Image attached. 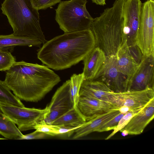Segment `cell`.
<instances>
[{
    "label": "cell",
    "instance_id": "obj_8",
    "mask_svg": "<svg viewBox=\"0 0 154 154\" xmlns=\"http://www.w3.org/2000/svg\"><path fill=\"white\" fill-rule=\"evenodd\" d=\"M128 77L119 69L116 55L106 57L105 62L93 80L105 83L113 92L127 91Z\"/></svg>",
    "mask_w": 154,
    "mask_h": 154
},
{
    "label": "cell",
    "instance_id": "obj_12",
    "mask_svg": "<svg viewBox=\"0 0 154 154\" xmlns=\"http://www.w3.org/2000/svg\"><path fill=\"white\" fill-rule=\"evenodd\" d=\"M154 55L144 56L136 71L129 79L127 91L154 89Z\"/></svg>",
    "mask_w": 154,
    "mask_h": 154
},
{
    "label": "cell",
    "instance_id": "obj_27",
    "mask_svg": "<svg viewBox=\"0 0 154 154\" xmlns=\"http://www.w3.org/2000/svg\"><path fill=\"white\" fill-rule=\"evenodd\" d=\"M125 113L120 112L113 118L102 125L97 132H102L113 130L117 126L120 120Z\"/></svg>",
    "mask_w": 154,
    "mask_h": 154
},
{
    "label": "cell",
    "instance_id": "obj_32",
    "mask_svg": "<svg viewBox=\"0 0 154 154\" xmlns=\"http://www.w3.org/2000/svg\"></svg>",
    "mask_w": 154,
    "mask_h": 154
},
{
    "label": "cell",
    "instance_id": "obj_1",
    "mask_svg": "<svg viewBox=\"0 0 154 154\" xmlns=\"http://www.w3.org/2000/svg\"><path fill=\"white\" fill-rule=\"evenodd\" d=\"M6 71L4 81L20 100L37 102L61 81L47 66L24 61H16Z\"/></svg>",
    "mask_w": 154,
    "mask_h": 154
},
{
    "label": "cell",
    "instance_id": "obj_22",
    "mask_svg": "<svg viewBox=\"0 0 154 154\" xmlns=\"http://www.w3.org/2000/svg\"><path fill=\"white\" fill-rule=\"evenodd\" d=\"M78 128L76 127L61 126L46 123L43 121L36 124L34 129L51 136L67 135L69 136Z\"/></svg>",
    "mask_w": 154,
    "mask_h": 154
},
{
    "label": "cell",
    "instance_id": "obj_17",
    "mask_svg": "<svg viewBox=\"0 0 154 154\" xmlns=\"http://www.w3.org/2000/svg\"><path fill=\"white\" fill-rule=\"evenodd\" d=\"M112 92L106 85L101 81L85 80L81 86L79 97L97 99L110 103Z\"/></svg>",
    "mask_w": 154,
    "mask_h": 154
},
{
    "label": "cell",
    "instance_id": "obj_30",
    "mask_svg": "<svg viewBox=\"0 0 154 154\" xmlns=\"http://www.w3.org/2000/svg\"><path fill=\"white\" fill-rule=\"evenodd\" d=\"M47 134L42 132L35 130L34 132L25 135H23L20 140H32L44 139Z\"/></svg>",
    "mask_w": 154,
    "mask_h": 154
},
{
    "label": "cell",
    "instance_id": "obj_29",
    "mask_svg": "<svg viewBox=\"0 0 154 154\" xmlns=\"http://www.w3.org/2000/svg\"><path fill=\"white\" fill-rule=\"evenodd\" d=\"M128 47L131 55L136 62L139 64L144 56L140 49L137 45Z\"/></svg>",
    "mask_w": 154,
    "mask_h": 154
},
{
    "label": "cell",
    "instance_id": "obj_7",
    "mask_svg": "<svg viewBox=\"0 0 154 154\" xmlns=\"http://www.w3.org/2000/svg\"><path fill=\"white\" fill-rule=\"evenodd\" d=\"M136 44L144 56L154 55V0L142 3Z\"/></svg>",
    "mask_w": 154,
    "mask_h": 154
},
{
    "label": "cell",
    "instance_id": "obj_31",
    "mask_svg": "<svg viewBox=\"0 0 154 154\" xmlns=\"http://www.w3.org/2000/svg\"><path fill=\"white\" fill-rule=\"evenodd\" d=\"M93 3L98 5L104 6L106 4V0H91Z\"/></svg>",
    "mask_w": 154,
    "mask_h": 154
},
{
    "label": "cell",
    "instance_id": "obj_18",
    "mask_svg": "<svg viewBox=\"0 0 154 154\" xmlns=\"http://www.w3.org/2000/svg\"><path fill=\"white\" fill-rule=\"evenodd\" d=\"M116 56L119 69L129 79L139 64L131 55L126 42L118 50Z\"/></svg>",
    "mask_w": 154,
    "mask_h": 154
},
{
    "label": "cell",
    "instance_id": "obj_13",
    "mask_svg": "<svg viewBox=\"0 0 154 154\" xmlns=\"http://www.w3.org/2000/svg\"><path fill=\"white\" fill-rule=\"evenodd\" d=\"M154 118V99L150 101L120 131L123 136L139 135Z\"/></svg>",
    "mask_w": 154,
    "mask_h": 154
},
{
    "label": "cell",
    "instance_id": "obj_10",
    "mask_svg": "<svg viewBox=\"0 0 154 154\" xmlns=\"http://www.w3.org/2000/svg\"><path fill=\"white\" fill-rule=\"evenodd\" d=\"M140 0H125L122 10L123 30L128 46L136 44L140 21Z\"/></svg>",
    "mask_w": 154,
    "mask_h": 154
},
{
    "label": "cell",
    "instance_id": "obj_25",
    "mask_svg": "<svg viewBox=\"0 0 154 154\" xmlns=\"http://www.w3.org/2000/svg\"><path fill=\"white\" fill-rule=\"evenodd\" d=\"M16 62L14 57L7 51L0 50V71H6Z\"/></svg>",
    "mask_w": 154,
    "mask_h": 154
},
{
    "label": "cell",
    "instance_id": "obj_20",
    "mask_svg": "<svg viewBox=\"0 0 154 154\" xmlns=\"http://www.w3.org/2000/svg\"><path fill=\"white\" fill-rule=\"evenodd\" d=\"M87 121L78 107L72 109L54 120L51 124L64 127H75Z\"/></svg>",
    "mask_w": 154,
    "mask_h": 154
},
{
    "label": "cell",
    "instance_id": "obj_3",
    "mask_svg": "<svg viewBox=\"0 0 154 154\" xmlns=\"http://www.w3.org/2000/svg\"><path fill=\"white\" fill-rule=\"evenodd\" d=\"M125 0H116L93 19L90 29L94 36L95 47L101 49L106 57L116 55L126 42L123 30L122 10Z\"/></svg>",
    "mask_w": 154,
    "mask_h": 154
},
{
    "label": "cell",
    "instance_id": "obj_15",
    "mask_svg": "<svg viewBox=\"0 0 154 154\" xmlns=\"http://www.w3.org/2000/svg\"><path fill=\"white\" fill-rule=\"evenodd\" d=\"M120 112L119 109H112L91 119L75 130L72 139H79L93 132H97L98 129L102 125L113 118Z\"/></svg>",
    "mask_w": 154,
    "mask_h": 154
},
{
    "label": "cell",
    "instance_id": "obj_16",
    "mask_svg": "<svg viewBox=\"0 0 154 154\" xmlns=\"http://www.w3.org/2000/svg\"><path fill=\"white\" fill-rule=\"evenodd\" d=\"M106 56L100 48L95 47L85 58L83 73L85 80H93L105 63Z\"/></svg>",
    "mask_w": 154,
    "mask_h": 154
},
{
    "label": "cell",
    "instance_id": "obj_26",
    "mask_svg": "<svg viewBox=\"0 0 154 154\" xmlns=\"http://www.w3.org/2000/svg\"><path fill=\"white\" fill-rule=\"evenodd\" d=\"M143 108L137 110L130 111L127 112L121 118L117 126L113 130V131L105 139L107 140L110 139L118 132L120 131L127 124L131 119L140 111Z\"/></svg>",
    "mask_w": 154,
    "mask_h": 154
},
{
    "label": "cell",
    "instance_id": "obj_24",
    "mask_svg": "<svg viewBox=\"0 0 154 154\" xmlns=\"http://www.w3.org/2000/svg\"><path fill=\"white\" fill-rule=\"evenodd\" d=\"M85 80L83 73L79 74H74L70 78V94L75 107H78L77 103L79 97L80 90Z\"/></svg>",
    "mask_w": 154,
    "mask_h": 154
},
{
    "label": "cell",
    "instance_id": "obj_28",
    "mask_svg": "<svg viewBox=\"0 0 154 154\" xmlns=\"http://www.w3.org/2000/svg\"><path fill=\"white\" fill-rule=\"evenodd\" d=\"M61 1V0H30L32 6L38 11L46 9L60 3Z\"/></svg>",
    "mask_w": 154,
    "mask_h": 154
},
{
    "label": "cell",
    "instance_id": "obj_21",
    "mask_svg": "<svg viewBox=\"0 0 154 154\" xmlns=\"http://www.w3.org/2000/svg\"><path fill=\"white\" fill-rule=\"evenodd\" d=\"M0 134L6 139L20 140L23 134L0 108Z\"/></svg>",
    "mask_w": 154,
    "mask_h": 154
},
{
    "label": "cell",
    "instance_id": "obj_19",
    "mask_svg": "<svg viewBox=\"0 0 154 154\" xmlns=\"http://www.w3.org/2000/svg\"><path fill=\"white\" fill-rule=\"evenodd\" d=\"M42 42L37 38L30 36H20L13 33L0 35V50H5L15 46L40 47Z\"/></svg>",
    "mask_w": 154,
    "mask_h": 154
},
{
    "label": "cell",
    "instance_id": "obj_6",
    "mask_svg": "<svg viewBox=\"0 0 154 154\" xmlns=\"http://www.w3.org/2000/svg\"><path fill=\"white\" fill-rule=\"evenodd\" d=\"M0 108L20 131L34 129L37 124L44 120L49 113L48 105L43 109L21 107L0 103Z\"/></svg>",
    "mask_w": 154,
    "mask_h": 154
},
{
    "label": "cell",
    "instance_id": "obj_11",
    "mask_svg": "<svg viewBox=\"0 0 154 154\" xmlns=\"http://www.w3.org/2000/svg\"><path fill=\"white\" fill-rule=\"evenodd\" d=\"M48 106L49 113L44 121L50 124L74 107V103L70 94V80L66 81L57 89Z\"/></svg>",
    "mask_w": 154,
    "mask_h": 154
},
{
    "label": "cell",
    "instance_id": "obj_14",
    "mask_svg": "<svg viewBox=\"0 0 154 154\" xmlns=\"http://www.w3.org/2000/svg\"><path fill=\"white\" fill-rule=\"evenodd\" d=\"M77 106L87 121L111 110L119 108L107 101L82 96L79 98Z\"/></svg>",
    "mask_w": 154,
    "mask_h": 154
},
{
    "label": "cell",
    "instance_id": "obj_23",
    "mask_svg": "<svg viewBox=\"0 0 154 154\" xmlns=\"http://www.w3.org/2000/svg\"><path fill=\"white\" fill-rule=\"evenodd\" d=\"M0 103L21 107L24 106L21 100L12 94L4 82L1 80H0Z\"/></svg>",
    "mask_w": 154,
    "mask_h": 154
},
{
    "label": "cell",
    "instance_id": "obj_9",
    "mask_svg": "<svg viewBox=\"0 0 154 154\" xmlns=\"http://www.w3.org/2000/svg\"><path fill=\"white\" fill-rule=\"evenodd\" d=\"M154 99V89L148 88L137 91H126L122 93L111 92L110 102L120 108L121 112L141 108Z\"/></svg>",
    "mask_w": 154,
    "mask_h": 154
},
{
    "label": "cell",
    "instance_id": "obj_5",
    "mask_svg": "<svg viewBox=\"0 0 154 154\" xmlns=\"http://www.w3.org/2000/svg\"><path fill=\"white\" fill-rule=\"evenodd\" d=\"M86 0L61 1L55 19L64 33L89 29L93 19L86 8Z\"/></svg>",
    "mask_w": 154,
    "mask_h": 154
},
{
    "label": "cell",
    "instance_id": "obj_4",
    "mask_svg": "<svg viewBox=\"0 0 154 154\" xmlns=\"http://www.w3.org/2000/svg\"><path fill=\"white\" fill-rule=\"evenodd\" d=\"M1 9L7 17L14 35L34 37L43 44L47 41L40 25L38 11L32 6L30 0H5Z\"/></svg>",
    "mask_w": 154,
    "mask_h": 154
},
{
    "label": "cell",
    "instance_id": "obj_2",
    "mask_svg": "<svg viewBox=\"0 0 154 154\" xmlns=\"http://www.w3.org/2000/svg\"><path fill=\"white\" fill-rule=\"evenodd\" d=\"M95 47L90 29L66 32L43 44L38 51L37 57L48 68L62 70L83 60Z\"/></svg>",
    "mask_w": 154,
    "mask_h": 154
}]
</instances>
